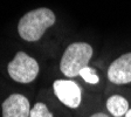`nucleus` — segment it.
Instances as JSON below:
<instances>
[{"label": "nucleus", "instance_id": "nucleus-10", "mask_svg": "<svg viewBox=\"0 0 131 117\" xmlns=\"http://www.w3.org/2000/svg\"><path fill=\"white\" fill-rule=\"evenodd\" d=\"M90 117H109V116L103 114V112H97V114H94L93 116H90Z\"/></svg>", "mask_w": 131, "mask_h": 117}, {"label": "nucleus", "instance_id": "nucleus-6", "mask_svg": "<svg viewBox=\"0 0 131 117\" xmlns=\"http://www.w3.org/2000/svg\"><path fill=\"white\" fill-rule=\"evenodd\" d=\"M3 117H29V102L25 96L13 94L3 102Z\"/></svg>", "mask_w": 131, "mask_h": 117}, {"label": "nucleus", "instance_id": "nucleus-4", "mask_svg": "<svg viewBox=\"0 0 131 117\" xmlns=\"http://www.w3.org/2000/svg\"><path fill=\"white\" fill-rule=\"evenodd\" d=\"M53 89L56 97L69 108H77L81 104L82 90L77 83L66 80H56L53 83Z\"/></svg>", "mask_w": 131, "mask_h": 117}, {"label": "nucleus", "instance_id": "nucleus-9", "mask_svg": "<svg viewBox=\"0 0 131 117\" xmlns=\"http://www.w3.org/2000/svg\"><path fill=\"white\" fill-rule=\"evenodd\" d=\"M29 117H54L52 112L49 111L46 104L43 103H36L30 110Z\"/></svg>", "mask_w": 131, "mask_h": 117}, {"label": "nucleus", "instance_id": "nucleus-8", "mask_svg": "<svg viewBox=\"0 0 131 117\" xmlns=\"http://www.w3.org/2000/svg\"><path fill=\"white\" fill-rule=\"evenodd\" d=\"M80 76L87 83L89 84H97L100 79H98V75L96 74V70L90 67H85L80 71Z\"/></svg>", "mask_w": 131, "mask_h": 117}, {"label": "nucleus", "instance_id": "nucleus-11", "mask_svg": "<svg viewBox=\"0 0 131 117\" xmlns=\"http://www.w3.org/2000/svg\"><path fill=\"white\" fill-rule=\"evenodd\" d=\"M125 117H131V109L128 110V112L125 114Z\"/></svg>", "mask_w": 131, "mask_h": 117}, {"label": "nucleus", "instance_id": "nucleus-2", "mask_svg": "<svg viewBox=\"0 0 131 117\" xmlns=\"http://www.w3.org/2000/svg\"><path fill=\"white\" fill-rule=\"evenodd\" d=\"M93 56V47L85 42H74L64 50L60 62V69L66 76L75 77L80 71L88 67Z\"/></svg>", "mask_w": 131, "mask_h": 117}, {"label": "nucleus", "instance_id": "nucleus-7", "mask_svg": "<svg viewBox=\"0 0 131 117\" xmlns=\"http://www.w3.org/2000/svg\"><path fill=\"white\" fill-rule=\"evenodd\" d=\"M106 108L114 117H122L129 110V103L123 96L114 95L109 97L106 102Z\"/></svg>", "mask_w": 131, "mask_h": 117}, {"label": "nucleus", "instance_id": "nucleus-1", "mask_svg": "<svg viewBox=\"0 0 131 117\" xmlns=\"http://www.w3.org/2000/svg\"><path fill=\"white\" fill-rule=\"evenodd\" d=\"M56 21L55 14L49 8H36L26 13L18 25L19 35L28 42H35Z\"/></svg>", "mask_w": 131, "mask_h": 117}, {"label": "nucleus", "instance_id": "nucleus-5", "mask_svg": "<svg viewBox=\"0 0 131 117\" xmlns=\"http://www.w3.org/2000/svg\"><path fill=\"white\" fill-rule=\"evenodd\" d=\"M108 79L115 84H126L131 82V53L121 55L109 66Z\"/></svg>", "mask_w": 131, "mask_h": 117}, {"label": "nucleus", "instance_id": "nucleus-3", "mask_svg": "<svg viewBox=\"0 0 131 117\" xmlns=\"http://www.w3.org/2000/svg\"><path fill=\"white\" fill-rule=\"evenodd\" d=\"M9 76L19 83H30L39 74V65L26 53H16L14 59L8 63Z\"/></svg>", "mask_w": 131, "mask_h": 117}]
</instances>
